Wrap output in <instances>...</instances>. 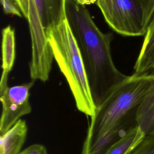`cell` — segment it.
<instances>
[{"mask_svg":"<svg viewBox=\"0 0 154 154\" xmlns=\"http://www.w3.org/2000/svg\"><path fill=\"white\" fill-rule=\"evenodd\" d=\"M149 72L154 74V68ZM136 122L145 135L154 133V82L137 109Z\"/></svg>","mask_w":154,"mask_h":154,"instance_id":"30bf717a","label":"cell"},{"mask_svg":"<svg viewBox=\"0 0 154 154\" xmlns=\"http://www.w3.org/2000/svg\"><path fill=\"white\" fill-rule=\"evenodd\" d=\"M154 68V13L149 23L134 69L137 75L149 73Z\"/></svg>","mask_w":154,"mask_h":154,"instance_id":"ba28073f","label":"cell"},{"mask_svg":"<svg viewBox=\"0 0 154 154\" xmlns=\"http://www.w3.org/2000/svg\"><path fill=\"white\" fill-rule=\"evenodd\" d=\"M34 81L26 84L8 87L0 93L2 113L0 121V135L7 132L25 115L31 111L29 90Z\"/></svg>","mask_w":154,"mask_h":154,"instance_id":"8992f818","label":"cell"},{"mask_svg":"<svg viewBox=\"0 0 154 154\" xmlns=\"http://www.w3.org/2000/svg\"><path fill=\"white\" fill-rule=\"evenodd\" d=\"M78 4L81 5H90L94 3H97L99 0H75Z\"/></svg>","mask_w":154,"mask_h":154,"instance_id":"2e32d148","label":"cell"},{"mask_svg":"<svg viewBox=\"0 0 154 154\" xmlns=\"http://www.w3.org/2000/svg\"><path fill=\"white\" fill-rule=\"evenodd\" d=\"M16 57L15 32L8 25L2 31V75L0 81V93L8 87V77L14 65Z\"/></svg>","mask_w":154,"mask_h":154,"instance_id":"52a82bcc","label":"cell"},{"mask_svg":"<svg viewBox=\"0 0 154 154\" xmlns=\"http://www.w3.org/2000/svg\"><path fill=\"white\" fill-rule=\"evenodd\" d=\"M19 6L23 16L26 19L27 17V11H26V6L25 3V0H14Z\"/></svg>","mask_w":154,"mask_h":154,"instance_id":"9a60e30c","label":"cell"},{"mask_svg":"<svg viewBox=\"0 0 154 154\" xmlns=\"http://www.w3.org/2000/svg\"><path fill=\"white\" fill-rule=\"evenodd\" d=\"M31 40V79L48 80L54 58L47 38L48 29L60 20L65 0H25Z\"/></svg>","mask_w":154,"mask_h":154,"instance_id":"277c9868","label":"cell"},{"mask_svg":"<svg viewBox=\"0 0 154 154\" xmlns=\"http://www.w3.org/2000/svg\"><path fill=\"white\" fill-rule=\"evenodd\" d=\"M144 136L143 130L137 125L129 129L114 143L105 154H130Z\"/></svg>","mask_w":154,"mask_h":154,"instance_id":"8fae6325","label":"cell"},{"mask_svg":"<svg viewBox=\"0 0 154 154\" xmlns=\"http://www.w3.org/2000/svg\"><path fill=\"white\" fill-rule=\"evenodd\" d=\"M96 4L109 26L124 36L144 35L154 13V0H99Z\"/></svg>","mask_w":154,"mask_h":154,"instance_id":"5b68a950","label":"cell"},{"mask_svg":"<svg viewBox=\"0 0 154 154\" xmlns=\"http://www.w3.org/2000/svg\"><path fill=\"white\" fill-rule=\"evenodd\" d=\"M19 154H48L45 146L40 144H33L21 152Z\"/></svg>","mask_w":154,"mask_h":154,"instance_id":"5bb4252c","label":"cell"},{"mask_svg":"<svg viewBox=\"0 0 154 154\" xmlns=\"http://www.w3.org/2000/svg\"><path fill=\"white\" fill-rule=\"evenodd\" d=\"M27 132L26 122L19 119L7 132L0 135V154H19L25 143Z\"/></svg>","mask_w":154,"mask_h":154,"instance_id":"9c48e42d","label":"cell"},{"mask_svg":"<svg viewBox=\"0 0 154 154\" xmlns=\"http://www.w3.org/2000/svg\"><path fill=\"white\" fill-rule=\"evenodd\" d=\"M54 58L65 76L78 109L91 118L94 103L81 54L66 16L64 8L59 22L46 34Z\"/></svg>","mask_w":154,"mask_h":154,"instance_id":"3957f363","label":"cell"},{"mask_svg":"<svg viewBox=\"0 0 154 154\" xmlns=\"http://www.w3.org/2000/svg\"><path fill=\"white\" fill-rule=\"evenodd\" d=\"M67 18L78 43L94 103L100 105L128 76L116 67L111 52L112 34L102 32L87 8L65 0Z\"/></svg>","mask_w":154,"mask_h":154,"instance_id":"7a4b0ae2","label":"cell"},{"mask_svg":"<svg viewBox=\"0 0 154 154\" xmlns=\"http://www.w3.org/2000/svg\"><path fill=\"white\" fill-rule=\"evenodd\" d=\"M130 154H154V133L145 135Z\"/></svg>","mask_w":154,"mask_h":154,"instance_id":"7c38bea8","label":"cell"},{"mask_svg":"<svg viewBox=\"0 0 154 154\" xmlns=\"http://www.w3.org/2000/svg\"><path fill=\"white\" fill-rule=\"evenodd\" d=\"M4 12L7 14H11L22 17L23 16L19 6L14 0H0Z\"/></svg>","mask_w":154,"mask_h":154,"instance_id":"4fadbf2b","label":"cell"},{"mask_svg":"<svg viewBox=\"0 0 154 154\" xmlns=\"http://www.w3.org/2000/svg\"><path fill=\"white\" fill-rule=\"evenodd\" d=\"M154 82V74L133 73L96 108L91 118L82 154H105L126 131L137 125L136 114Z\"/></svg>","mask_w":154,"mask_h":154,"instance_id":"6da1fadb","label":"cell"}]
</instances>
